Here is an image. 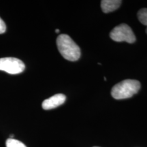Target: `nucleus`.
<instances>
[{"label":"nucleus","instance_id":"nucleus-1","mask_svg":"<svg viewBox=\"0 0 147 147\" xmlns=\"http://www.w3.org/2000/svg\"><path fill=\"white\" fill-rule=\"evenodd\" d=\"M57 45L60 54L65 59L76 61L80 57V49L68 35L61 34L57 38Z\"/></svg>","mask_w":147,"mask_h":147},{"label":"nucleus","instance_id":"nucleus-2","mask_svg":"<svg viewBox=\"0 0 147 147\" xmlns=\"http://www.w3.org/2000/svg\"><path fill=\"white\" fill-rule=\"evenodd\" d=\"M140 89V82L136 80L127 79L115 84L111 91V95L116 100H123L131 97Z\"/></svg>","mask_w":147,"mask_h":147},{"label":"nucleus","instance_id":"nucleus-3","mask_svg":"<svg viewBox=\"0 0 147 147\" xmlns=\"http://www.w3.org/2000/svg\"><path fill=\"white\" fill-rule=\"evenodd\" d=\"M110 36L115 42H126L131 44L136 41L135 34L131 27L126 24H120L115 27L110 32Z\"/></svg>","mask_w":147,"mask_h":147},{"label":"nucleus","instance_id":"nucleus-4","mask_svg":"<svg viewBox=\"0 0 147 147\" xmlns=\"http://www.w3.org/2000/svg\"><path fill=\"white\" fill-rule=\"evenodd\" d=\"M25 68V64L21 60L14 57L0 59V70L10 74H18L23 72Z\"/></svg>","mask_w":147,"mask_h":147},{"label":"nucleus","instance_id":"nucleus-5","mask_svg":"<svg viewBox=\"0 0 147 147\" xmlns=\"http://www.w3.org/2000/svg\"><path fill=\"white\" fill-rule=\"evenodd\" d=\"M66 100V97L63 94H56L44 100L42 102V108L45 110H51L63 104Z\"/></svg>","mask_w":147,"mask_h":147},{"label":"nucleus","instance_id":"nucleus-6","mask_svg":"<svg viewBox=\"0 0 147 147\" xmlns=\"http://www.w3.org/2000/svg\"><path fill=\"white\" fill-rule=\"evenodd\" d=\"M122 3L120 0H103L101 1L102 10L105 13L113 12L117 10Z\"/></svg>","mask_w":147,"mask_h":147},{"label":"nucleus","instance_id":"nucleus-7","mask_svg":"<svg viewBox=\"0 0 147 147\" xmlns=\"http://www.w3.org/2000/svg\"><path fill=\"white\" fill-rule=\"evenodd\" d=\"M138 17L140 22L145 26H146V32L147 34V8H142L140 10L138 13Z\"/></svg>","mask_w":147,"mask_h":147},{"label":"nucleus","instance_id":"nucleus-8","mask_svg":"<svg viewBox=\"0 0 147 147\" xmlns=\"http://www.w3.org/2000/svg\"><path fill=\"white\" fill-rule=\"evenodd\" d=\"M6 147H27L23 142L14 138H9L7 140Z\"/></svg>","mask_w":147,"mask_h":147},{"label":"nucleus","instance_id":"nucleus-9","mask_svg":"<svg viewBox=\"0 0 147 147\" xmlns=\"http://www.w3.org/2000/svg\"><path fill=\"white\" fill-rule=\"evenodd\" d=\"M5 31H6V25L4 21L0 18V34L5 33Z\"/></svg>","mask_w":147,"mask_h":147},{"label":"nucleus","instance_id":"nucleus-10","mask_svg":"<svg viewBox=\"0 0 147 147\" xmlns=\"http://www.w3.org/2000/svg\"><path fill=\"white\" fill-rule=\"evenodd\" d=\"M55 32H56V33H59V29H57L56 30H55Z\"/></svg>","mask_w":147,"mask_h":147},{"label":"nucleus","instance_id":"nucleus-11","mask_svg":"<svg viewBox=\"0 0 147 147\" xmlns=\"http://www.w3.org/2000/svg\"><path fill=\"white\" fill-rule=\"evenodd\" d=\"M95 147H98V146H95Z\"/></svg>","mask_w":147,"mask_h":147}]
</instances>
